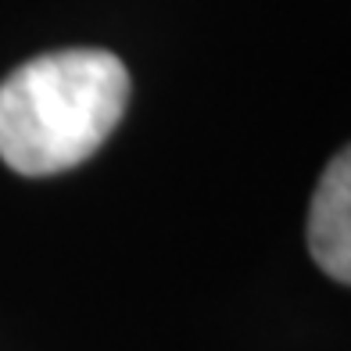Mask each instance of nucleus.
<instances>
[{
    "instance_id": "nucleus-1",
    "label": "nucleus",
    "mask_w": 351,
    "mask_h": 351,
    "mask_svg": "<svg viewBox=\"0 0 351 351\" xmlns=\"http://www.w3.org/2000/svg\"><path fill=\"white\" fill-rule=\"evenodd\" d=\"M130 104V72L97 47L51 51L0 83V158L22 176L83 165L115 133Z\"/></svg>"
},
{
    "instance_id": "nucleus-2",
    "label": "nucleus",
    "mask_w": 351,
    "mask_h": 351,
    "mask_svg": "<svg viewBox=\"0 0 351 351\" xmlns=\"http://www.w3.org/2000/svg\"><path fill=\"white\" fill-rule=\"evenodd\" d=\"M308 251L330 280L351 283V143L326 165L312 194Z\"/></svg>"
}]
</instances>
